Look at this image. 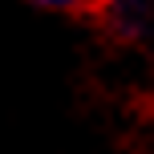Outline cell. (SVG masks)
<instances>
[{
  "mask_svg": "<svg viewBox=\"0 0 154 154\" xmlns=\"http://www.w3.org/2000/svg\"><path fill=\"white\" fill-rule=\"evenodd\" d=\"M114 16L122 29H142L146 24V0H114Z\"/></svg>",
  "mask_w": 154,
  "mask_h": 154,
  "instance_id": "cell-1",
  "label": "cell"
},
{
  "mask_svg": "<svg viewBox=\"0 0 154 154\" xmlns=\"http://www.w3.org/2000/svg\"><path fill=\"white\" fill-rule=\"evenodd\" d=\"M37 8H45V12H61V16H81V12H93V8H101L106 0H32Z\"/></svg>",
  "mask_w": 154,
  "mask_h": 154,
  "instance_id": "cell-2",
  "label": "cell"
}]
</instances>
